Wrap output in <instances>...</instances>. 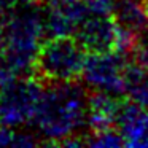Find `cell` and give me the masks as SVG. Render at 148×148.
<instances>
[{
	"mask_svg": "<svg viewBox=\"0 0 148 148\" xmlns=\"http://www.w3.org/2000/svg\"><path fill=\"white\" fill-rule=\"evenodd\" d=\"M89 88L78 81L45 86L38 110L30 124L43 145H59L65 138L86 134Z\"/></svg>",
	"mask_w": 148,
	"mask_h": 148,
	"instance_id": "cell-1",
	"label": "cell"
},
{
	"mask_svg": "<svg viewBox=\"0 0 148 148\" xmlns=\"http://www.w3.org/2000/svg\"><path fill=\"white\" fill-rule=\"evenodd\" d=\"M42 3L23 0L7 16V45L0 59L18 75L34 72L37 53L46 38Z\"/></svg>",
	"mask_w": 148,
	"mask_h": 148,
	"instance_id": "cell-2",
	"label": "cell"
},
{
	"mask_svg": "<svg viewBox=\"0 0 148 148\" xmlns=\"http://www.w3.org/2000/svg\"><path fill=\"white\" fill-rule=\"evenodd\" d=\"M86 53L73 35L45 38L37 53L32 75L45 86L80 81L88 59Z\"/></svg>",
	"mask_w": 148,
	"mask_h": 148,
	"instance_id": "cell-3",
	"label": "cell"
},
{
	"mask_svg": "<svg viewBox=\"0 0 148 148\" xmlns=\"http://www.w3.org/2000/svg\"><path fill=\"white\" fill-rule=\"evenodd\" d=\"M45 84L35 77H18L0 89V126L16 129L30 124L43 97Z\"/></svg>",
	"mask_w": 148,
	"mask_h": 148,
	"instance_id": "cell-4",
	"label": "cell"
},
{
	"mask_svg": "<svg viewBox=\"0 0 148 148\" xmlns=\"http://www.w3.org/2000/svg\"><path fill=\"white\" fill-rule=\"evenodd\" d=\"M126 65L124 53H89L83 72V83L92 91L124 96Z\"/></svg>",
	"mask_w": 148,
	"mask_h": 148,
	"instance_id": "cell-5",
	"label": "cell"
},
{
	"mask_svg": "<svg viewBox=\"0 0 148 148\" xmlns=\"http://www.w3.org/2000/svg\"><path fill=\"white\" fill-rule=\"evenodd\" d=\"M73 37L88 53L118 51L119 24L112 14H89L78 26Z\"/></svg>",
	"mask_w": 148,
	"mask_h": 148,
	"instance_id": "cell-6",
	"label": "cell"
},
{
	"mask_svg": "<svg viewBox=\"0 0 148 148\" xmlns=\"http://www.w3.org/2000/svg\"><path fill=\"white\" fill-rule=\"evenodd\" d=\"M123 105H124V100L121 99L119 94L89 89V103H88L89 132L115 129Z\"/></svg>",
	"mask_w": 148,
	"mask_h": 148,
	"instance_id": "cell-7",
	"label": "cell"
},
{
	"mask_svg": "<svg viewBox=\"0 0 148 148\" xmlns=\"http://www.w3.org/2000/svg\"><path fill=\"white\" fill-rule=\"evenodd\" d=\"M116 127L127 147H148V110L131 102H124Z\"/></svg>",
	"mask_w": 148,
	"mask_h": 148,
	"instance_id": "cell-8",
	"label": "cell"
},
{
	"mask_svg": "<svg viewBox=\"0 0 148 148\" xmlns=\"http://www.w3.org/2000/svg\"><path fill=\"white\" fill-rule=\"evenodd\" d=\"M112 16L121 27L134 34L148 29V14L145 10V0H116Z\"/></svg>",
	"mask_w": 148,
	"mask_h": 148,
	"instance_id": "cell-9",
	"label": "cell"
},
{
	"mask_svg": "<svg viewBox=\"0 0 148 148\" xmlns=\"http://www.w3.org/2000/svg\"><path fill=\"white\" fill-rule=\"evenodd\" d=\"M124 96L148 110V69L138 62H127L124 72Z\"/></svg>",
	"mask_w": 148,
	"mask_h": 148,
	"instance_id": "cell-10",
	"label": "cell"
},
{
	"mask_svg": "<svg viewBox=\"0 0 148 148\" xmlns=\"http://www.w3.org/2000/svg\"><path fill=\"white\" fill-rule=\"evenodd\" d=\"M86 145L91 147H121L126 145L124 137L118 129H107V131H97V132H88Z\"/></svg>",
	"mask_w": 148,
	"mask_h": 148,
	"instance_id": "cell-11",
	"label": "cell"
},
{
	"mask_svg": "<svg viewBox=\"0 0 148 148\" xmlns=\"http://www.w3.org/2000/svg\"><path fill=\"white\" fill-rule=\"evenodd\" d=\"M134 56V61L138 64L145 65L148 69V29L140 32L137 35V43H135L134 49L131 53Z\"/></svg>",
	"mask_w": 148,
	"mask_h": 148,
	"instance_id": "cell-12",
	"label": "cell"
},
{
	"mask_svg": "<svg viewBox=\"0 0 148 148\" xmlns=\"http://www.w3.org/2000/svg\"><path fill=\"white\" fill-rule=\"evenodd\" d=\"M116 0H84L91 14H112Z\"/></svg>",
	"mask_w": 148,
	"mask_h": 148,
	"instance_id": "cell-13",
	"label": "cell"
},
{
	"mask_svg": "<svg viewBox=\"0 0 148 148\" xmlns=\"http://www.w3.org/2000/svg\"><path fill=\"white\" fill-rule=\"evenodd\" d=\"M7 16L8 14H0V56L3 54L7 45Z\"/></svg>",
	"mask_w": 148,
	"mask_h": 148,
	"instance_id": "cell-14",
	"label": "cell"
},
{
	"mask_svg": "<svg viewBox=\"0 0 148 148\" xmlns=\"http://www.w3.org/2000/svg\"><path fill=\"white\" fill-rule=\"evenodd\" d=\"M145 10H147V14H148V0H145Z\"/></svg>",
	"mask_w": 148,
	"mask_h": 148,
	"instance_id": "cell-15",
	"label": "cell"
},
{
	"mask_svg": "<svg viewBox=\"0 0 148 148\" xmlns=\"http://www.w3.org/2000/svg\"><path fill=\"white\" fill-rule=\"evenodd\" d=\"M32 2H38V3H43V0H32Z\"/></svg>",
	"mask_w": 148,
	"mask_h": 148,
	"instance_id": "cell-16",
	"label": "cell"
}]
</instances>
